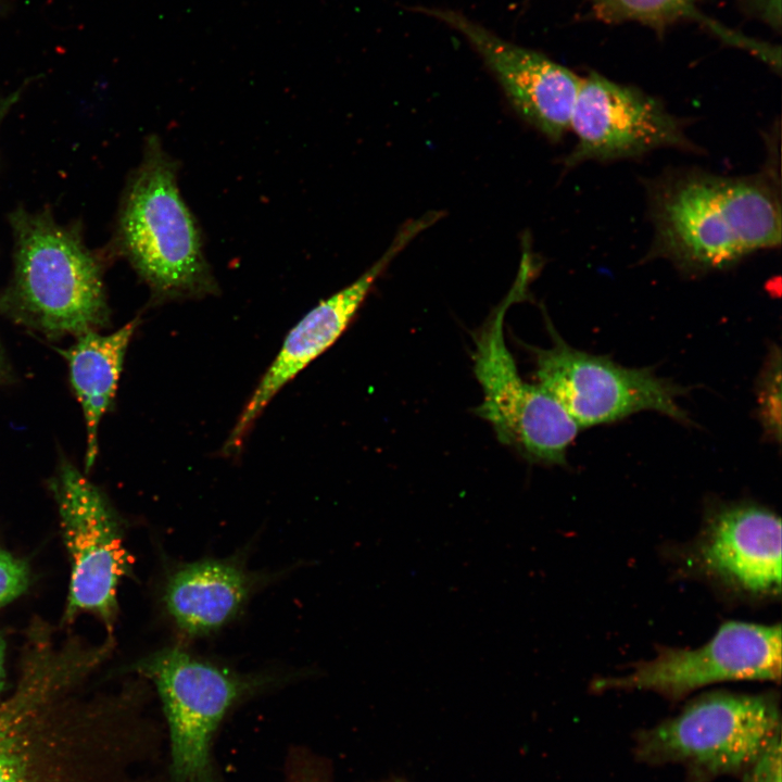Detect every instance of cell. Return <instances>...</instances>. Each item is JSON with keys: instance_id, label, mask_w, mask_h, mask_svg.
<instances>
[{"instance_id": "14", "label": "cell", "mask_w": 782, "mask_h": 782, "mask_svg": "<svg viewBox=\"0 0 782 782\" xmlns=\"http://www.w3.org/2000/svg\"><path fill=\"white\" fill-rule=\"evenodd\" d=\"M702 569L732 589L752 595L781 590V521L755 504L714 510L696 547Z\"/></svg>"}, {"instance_id": "16", "label": "cell", "mask_w": 782, "mask_h": 782, "mask_svg": "<svg viewBox=\"0 0 782 782\" xmlns=\"http://www.w3.org/2000/svg\"><path fill=\"white\" fill-rule=\"evenodd\" d=\"M136 320L117 331L102 336L93 330L78 336L77 342L62 351L68 362L71 381L81 404L87 431L85 469L98 453V428L114 398L127 345Z\"/></svg>"}, {"instance_id": "5", "label": "cell", "mask_w": 782, "mask_h": 782, "mask_svg": "<svg viewBox=\"0 0 782 782\" xmlns=\"http://www.w3.org/2000/svg\"><path fill=\"white\" fill-rule=\"evenodd\" d=\"M773 694L711 692L676 716L641 730L634 756L648 765H680L694 782L741 774L781 730Z\"/></svg>"}, {"instance_id": "11", "label": "cell", "mask_w": 782, "mask_h": 782, "mask_svg": "<svg viewBox=\"0 0 782 782\" xmlns=\"http://www.w3.org/2000/svg\"><path fill=\"white\" fill-rule=\"evenodd\" d=\"M570 128L577 143L567 167L634 157L658 148L696 150L684 124L657 99L600 74L581 77Z\"/></svg>"}, {"instance_id": "21", "label": "cell", "mask_w": 782, "mask_h": 782, "mask_svg": "<svg viewBox=\"0 0 782 782\" xmlns=\"http://www.w3.org/2000/svg\"><path fill=\"white\" fill-rule=\"evenodd\" d=\"M5 681V641L0 633V694Z\"/></svg>"}, {"instance_id": "12", "label": "cell", "mask_w": 782, "mask_h": 782, "mask_svg": "<svg viewBox=\"0 0 782 782\" xmlns=\"http://www.w3.org/2000/svg\"><path fill=\"white\" fill-rule=\"evenodd\" d=\"M441 216V212L432 211L402 225L375 264L351 285L321 301L291 329L240 415L227 441L228 449H236L240 444L256 417L282 386L335 343L393 258Z\"/></svg>"}, {"instance_id": "3", "label": "cell", "mask_w": 782, "mask_h": 782, "mask_svg": "<svg viewBox=\"0 0 782 782\" xmlns=\"http://www.w3.org/2000/svg\"><path fill=\"white\" fill-rule=\"evenodd\" d=\"M122 251L163 298L215 289L202 235L178 187V164L155 136L130 177L118 217Z\"/></svg>"}, {"instance_id": "4", "label": "cell", "mask_w": 782, "mask_h": 782, "mask_svg": "<svg viewBox=\"0 0 782 782\" xmlns=\"http://www.w3.org/2000/svg\"><path fill=\"white\" fill-rule=\"evenodd\" d=\"M535 269L533 254L524 249L512 288L472 335L474 373L483 394L475 413L492 426L502 444L529 462L563 465L580 427L553 395L522 380L504 339L506 313L526 300Z\"/></svg>"}, {"instance_id": "13", "label": "cell", "mask_w": 782, "mask_h": 782, "mask_svg": "<svg viewBox=\"0 0 782 782\" xmlns=\"http://www.w3.org/2000/svg\"><path fill=\"white\" fill-rule=\"evenodd\" d=\"M494 73L515 111L551 140L570 128L581 77L537 51L512 43L465 16L436 12Z\"/></svg>"}, {"instance_id": "17", "label": "cell", "mask_w": 782, "mask_h": 782, "mask_svg": "<svg viewBox=\"0 0 782 782\" xmlns=\"http://www.w3.org/2000/svg\"><path fill=\"white\" fill-rule=\"evenodd\" d=\"M29 581L27 563L0 544V608L20 597L27 590Z\"/></svg>"}, {"instance_id": "2", "label": "cell", "mask_w": 782, "mask_h": 782, "mask_svg": "<svg viewBox=\"0 0 782 782\" xmlns=\"http://www.w3.org/2000/svg\"><path fill=\"white\" fill-rule=\"evenodd\" d=\"M773 172L720 176L677 171L654 180L648 202L654 239L648 256L685 273L729 267L781 243L780 180Z\"/></svg>"}, {"instance_id": "18", "label": "cell", "mask_w": 782, "mask_h": 782, "mask_svg": "<svg viewBox=\"0 0 782 782\" xmlns=\"http://www.w3.org/2000/svg\"><path fill=\"white\" fill-rule=\"evenodd\" d=\"M740 775L741 782H781V736L773 740Z\"/></svg>"}, {"instance_id": "7", "label": "cell", "mask_w": 782, "mask_h": 782, "mask_svg": "<svg viewBox=\"0 0 782 782\" xmlns=\"http://www.w3.org/2000/svg\"><path fill=\"white\" fill-rule=\"evenodd\" d=\"M127 671L156 686L167 721L173 782H216L212 742L228 710L276 677L245 674L165 647L131 664Z\"/></svg>"}, {"instance_id": "10", "label": "cell", "mask_w": 782, "mask_h": 782, "mask_svg": "<svg viewBox=\"0 0 782 782\" xmlns=\"http://www.w3.org/2000/svg\"><path fill=\"white\" fill-rule=\"evenodd\" d=\"M781 678V627L743 621L721 625L697 648H666L622 677L595 680L592 688L644 690L680 699L703 686L724 681Z\"/></svg>"}, {"instance_id": "15", "label": "cell", "mask_w": 782, "mask_h": 782, "mask_svg": "<svg viewBox=\"0 0 782 782\" xmlns=\"http://www.w3.org/2000/svg\"><path fill=\"white\" fill-rule=\"evenodd\" d=\"M257 581L235 560H199L179 566L167 577L163 602L181 632L203 635L234 619Z\"/></svg>"}, {"instance_id": "22", "label": "cell", "mask_w": 782, "mask_h": 782, "mask_svg": "<svg viewBox=\"0 0 782 782\" xmlns=\"http://www.w3.org/2000/svg\"><path fill=\"white\" fill-rule=\"evenodd\" d=\"M9 110H10V105H9V104H7V103H1V104H0V127H1V124H2L3 118H4V116H5V113H8ZM3 370H4V363H3V357H2V354H1V350H0V376L3 374Z\"/></svg>"}, {"instance_id": "6", "label": "cell", "mask_w": 782, "mask_h": 782, "mask_svg": "<svg viewBox=\"0 0 782 782\" xmlns=\"http://www.w3.org/2000/svg\"><path fill=\"white\" fill-rule=\"evenodd\" d=\"M14 292L51 333L81 335L104 321L101 269L77 232L47 213L16 211Z\"/></svg>"}, {"instance_id": "20", "label": "cell", "mask_w": 782, "mask_h": 782, "mask_svg": "<svg viewBox=\"0 0 782 782\" xmlns=\"http://www.w3.org/2000/svg\"><path fill=\"white\" fill-rule=\"evenodd\" d=\"M749 12L768 26L780 28L781 0H742Z\"/></svg>"}, {"instance_id": "19", "label": "cell", "mask_w": 782, "mask_h": 782, "mask_svg": "<svg viewBox=\"0 0 782 782\" xmlns=\"http://www.w3.org/2000/svg\"><path fill=\"white\" fill-rule=\"evenodd\" d=\"M762 418L768 430L779 438L780 418L773 412L774 393L780 392V358L777 364H771L767 369L762 381Z\"/></svg>"}, {"instance_id": "9", "label": "cell", "mask_w": 782, "mask_h": 782, "mask_svg": "<svg viewBox=\"0 0 782 782\" xmlns=\"http://www.w3.org/2000/svg\"><path fill=\"white\" fill-rule=\"evenodd\" d=\"M552 346L532 348L537 384L553 395L577 425L611 422L641 411L686 421L677 399L684 390L646 368H628L570 346L548 321Z\"/></svg>"}, {"instance_id": "1", "label": "cell", "mask_w": 782, "mask_h": 782, "mask_svg": "<svg viewBox=\"0 0 782 782\" xmlns=\"http://www.w3.org/2000/svg\"><path fill=\"white\" fill-rule=\"evenodd\" d=\"M97 659L80 641L33 627L0 704V782H141V727L124 695L87 693Z\"/></svg>"}, {"instance_id": "8", "label": "cell", "mask_w": 782, "mask_h": 782, "mask_svg": "<svg viewBox=\"0 0 782 782\" xmlns=\"http://www.w3.org/2000/svg\"><path fill=\"white\" fill-rule=\"evenodd\" d=\"M51 487L71 563L63 621L91 614L111 635L118 584L131 566L119 521L103 494L72 464L61 465Z\"/></svg>"}]
</instances>
